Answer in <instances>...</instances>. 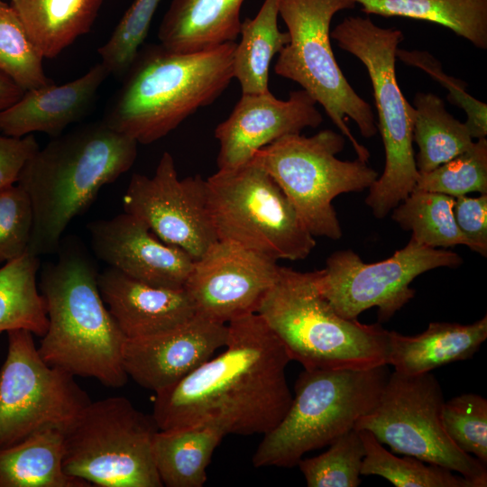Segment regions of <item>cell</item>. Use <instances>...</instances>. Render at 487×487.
<instances>
[{"instance_id": "obj_20", "label": "cell", "mask_w": 487, "mask_h": 487, "mask_svg": "<svg viewBox=\"0 0 487 487\" xmlns=\"http://www.w3.org/2000/svg\"><path fill=\"white\" fill-rule=\"evenodd\" d=\"M97 284L105 304L125 338L168 331L197 314L184 288L152 286L111 267L97 274Z\"/></svg>"}, {"instance_id": "obj_26", "label": "cell", "mask_w": 487, "mask_h": 487, "mask_svg": "<svg viewBox=\"0 0 487 487\" xmlns=\"http://www.w3.org/2000/svg\"><path fill=\"white\" fill-rule=\"evenodd\" d=\"M64 434L47 429L0 447V487H90L63 469Z\"/></svg>"}, {"instance_id": "obj_24", "label": "cell", "mask_w": 487, "mask_h": 487, "mask_svg": "<svg viewBox=\"0 0 487 487\" xmlns=\"http://www.w3.org/2000/svg\"><path fill=\"white\" fill-rule=\"evenodd\" d=\"M225 435L216 423L159 429L152 454L162 486H203L213 453Z\"/></svg>"}, {"instance_id": "obj_39", "label": "cell", "mask_w": 487, "mask_h": 487, "mask_svg": "<svg viewBox=\"0 0 487 487\" xmlns=\"http://www.w3.org/2000/svg\"><path fill=\"white\" fill-rule=\"evenodd\" d=\"M396 57L403 62L418 67L427 72L442 84L449 94L448 100L464 110L467 119L464 123L472 138L481 139L487 135V105L472 96L465 90V82L446 75L440 62L426 51H408L398 49Z\"/></svg>"}, {"instance_id": "obj_19", "label": "cell", "mask_w": 487, "mask_h": 487, "mask_svg": "<svg viewBox=\"0 0 487 487\" xmlns=\"http://www.w3.org/2000/svg\"><path fill=\"white\" fill-rule=\"evenodd\" d=\"M88 231L95 254L108 267L152 286L184 288L194 260L138 217L124 212L92 222Z\"/></svg>"}, {"instance_id": "obj_37", "label": "cell", "mask_w": 487, "mask_h": 487, "mask_svg": "<svg viewBox=\"0 0 487 487\" xmlns=\"http://www.w3.org/2000/svg\"><path fill=\"white\" fill-rule=\"evenodd\" d=\"M444 429L455 446L487 464V400L477 394H462L444 402Z\"/></svg>"}, {"instance_id": "obj_2", "label": "cell", "mask_w": 487, "mask_h": 487, "mask_svg": "<svg viewBox=\"0 0 487 487\" xmlns=\"http://www.w3.org/2000/svg\"><path fill=\"white\" fill-rule=\"evenodd\" d=\"M138 142L103 120L54 137L27 161L17 180L28 195L33 225L28 251H59L70 222L94 201L99 190L128 171Z\"/></svg>"}, {"instance_id": "obj_31", "label": "cell", "mask_w": 487, "mask_h": 487, "mask_svg": "<svg viewBox=\"0 0 487 487\" xmlns=\"http://www.w3.org/2000/svg\"><path fill=\"white\" fill-rule=\"evenodd\" d=\"M392 210V219L418 243L431 248L471 244L459 230L454 216L455 198L414 189Z\"/></svg>"}, {"instance_id": "obj_41", "label": "cell", "mask_w": 487, "mask_h": 487, "mask_svg": "<svg viewBox=\"0 0 487 487\" xmlns=\"http://www.w3.org/2000/svg\"><path fill=\"white\" fill-rule=\"evenodd\" d=\"M39 149L33 134L0 135V190L17 183L23 167Z\"/></svg>"}, {"instance_id": "obj_23", "label": "cell", "mask_w": 487, "mask_h": 487, "mask_svg": "<svg viewBox=\"0 0 487 487\" xmlns=\"http://www.w3.org/2000/svg\"><path fill=\"white\" fill-rule=\"evenodd\" d=\"M245 0H172L161 22L160 44L193 52L235 41Z\"/></svg>"}, {"instance_id": "obj_9", "label": "cell", "mask_w": 487, "mask_h": 487, "mask_svg": "<svg viewBox=\"0 0 487 487\" xmlns=\"http://www.w3.org/2000/svg\"><path fill=\"white\" fill-rule=\"evenodd\" d=\"M345 144V136L330 129L309 137L293 133L258 150L251 160L276 181L313 236L340 239L333 199L369 188L379 177L367 162L337 159Z\"/></svg>"}, {"instance_id": "obj_36", "label": "cell", "mask_w": 487, "mask_h": 487, "mask_svg": "<svg viewBox=\"0 0 487 487\" xmlns=\"http://www.w3.org/2000/svg\"><path fill=\"white\" fill-rule=\"evenodd\" d=\"M161 0H134L108 40L98 48L109 74L124 77L141 50Z\"/></svg>"}, {"instance_id": "obj_30", "label": "cell", "mask_w": 487, "mask_h": 487, "mask_svg": "<svg viewBox=\"0 0 487 487\" xmlns=\"http://www.w3.org/2000/svg\"><path fill=\"white\" fill-rule=\"evenodd\" d=\"M39 256L29 251L0 268V333L25 329L42 337L48 328L46 304L37 286Z\"/></svg>"}, {"instance_id": "obj_15", "label": "cell", "mask_w": 487, "mask_h": 487, "mask_svg": "<svg viewBox=\"0 0 487 487\" xmlns=\"http://www.w3.org/2000/svg\"><path fill=\"white\" fill-rule=\"evenodd\" d=\"M124 212L143 221L161 241L185 251L194 261L216 242L210 216L207 179H179L172 155H161L152 177L134 173L123 197Z\"/></svg>"}, {"instance_id": "obj_22", "label": "cell", "mask_w": 487, "mask_h": 487, "mask_svg": "<svg viewBox=\"0 0 487 487\" xmlns=\"http://www.w3.org/2000/svg\"><path fill=\"white\" fill-rule=\"evenodd\" d=\"M487 338V317L470 324L432 322L423 333L408 336L389 331L387 365L417 375L470 359Z\"/></svg>"}, {"instance_id": "obj_38", "label": "cell", "mask_w": 487, "mask_h": 487, "mask_svg": "<svg viewBox=\"0 0 487 487\" xmlns=\"http://www.w3.org/2000/svg\"><path fill=\"white\" fill-rule=\"evenodd\" d=\"M33 225L27 193L12 185L0 190V262L14 260L29 249Z\"/></svg>"}, {"instance_id": "obj_12", "label": "cell", "mask_w": 487, "mask_h": 487, "mask_svg": "<svg viewBox=\"0 0 487 487\" xmlns=\"http://www.w3.org/2000/svg\"><path fill=\"white\" fill-rule=\"evenodd\" d=\"M444 396L430 372L389 375L380 400L354 429L370 431L391 451L459 473L475 487L487 485L486 464L459 449L446 433Z\"/></svg>"}, {"instance_id": "obj_34", "label": "cell", "mask_w": 487, "mask_h": 487, "mask_svg": "<svg viewBox=\"0 0 487 487\" xmlns=\"http://www.w3.org/2000/svg\"><path fill=\"white\" fill-rule=\"evenodd\" d=\"M323 454L301 459L298 465L308 487H356L365 455L359 431L352 429Z\"/></svg>"}, {"instance_id": "obj_7", "label": "cell", "mask_w": 487, "mask_h": 487, "mask_svg": "<svg viewBox=\"0 0 487 487\" xmlns=\"http://www.w3.org/2000/svg\"><path fill=\"white\" fill-rule=\"evenodd\" d=\"M330 36L339 48L360 60L372 82L385 167L369 188L365 202L375 217L383 218L414 190L419 175L412 145L414 106L402 94L395 71L403 33L380 27L370 18L348 16Z\"/></svg>"}, {"instance_id": "obj_6", "label": "cell", "mask_w": 487, "mask_h": 487, "mask_svg": "<svg viewBox=\"0 0 487 487\" xmlns=\"http://www.w3.org/2000/svg\"><path fill=\"white\" fill-rule=\"evenodd\" d=\"M388 377L386 365L304 369L284 418L257 446L253 465L293 467L306 453L329 446L376 406Z\"/></svg>"}, {"instance_id": "obj_3", "label": "cell", "mask_w": 487, "mask_h": 487, "mask_svg": "<svg viewBox=\"0 0 487 487\" xmlns=\"http://www.w3.org/2000/svg\"><path fill=\"white\" fill-rule=\"evenodd\" d=\"M235 44L193 52L141 48L103 121L138 143L161 139L228 87Z\"/></svg>"}, {"instance_id": "obj_35", "label": "cell", "mask_w": 487, "mask_h": 487, "mask_svg": "<svg viewBox=\"0 0 487 487\" xmlns=\"http://www.w3.org/2000/svg\"><path fill=\"white\" fill-rule=\"evenodd\" d=\"M414 189L454 198L471 192L487 193V140L477 139L465 152L437 168L419 173Z\"/></svg>"}, {"instance_id": "obj_42", "label": "cell", "mask_w": 487, "mask_h": 487, "mask_svg": "<svg viewBox=\"0 0 487 487\" xmlns=\"http://www.w3.org/2000/svg\"><path fill=\"white\" fill-rule=\"evenodd\" d=\"M23 93V89L0 71V111L14 104Z\"/></svg>"}, {"instance_id": "obj_4", "label": "cell", "mask_w": 487, "mask_h": 487, "mask_svg": "<svg viewBox=\"0 0 487 487\" xmlns=\"http://www.w3.org/2000/svg\"><path fill=\"white\" fill-rule=\"evenodd\" d=\"M59 251L58 260L45 264L41 273L48 328L39 354L75 377L122 387L128 379L123 365L126 338L103 300L98 273L78 248L67 245Z\"/></svg>"}, {"instance_id": "obj_11", "label": "cell", "mask_w": 487, "mask_h": 487, "mask_svg": "<svg viewBox=\"0 0 487 487\" xmlns=\"http://www.w3.org/2000/svg\"><path fill=\"white\" fill-rule=\"evenodd\" d=\"M152 416L122 396L91 401L64 434L63 469L91 486L161 487Z\"/></svg>"}, {"instance_id": "obj_21", "label": "cell", "mask_w": 487, "mask_h": 487, "mask_svg": "<svg viewBox=\"0 0 487 487\" xmlns=\"http://www.w3.org/2000/svg\"><path fill=\"white\" fill-rule=\"evenodd\" d=\"M108 75L99 62L72 81L24 91L19 100L0 111V132L12 137L36 132L52 138L62 134L87 115Z\"/></svg>"}, {"instance_id": "obj_1", "label": "cell", "mask_w": 487, "mask_h": 487, "mask_svg": "<svg viewBox=\"0 0 487 487\" xmlns=\"http://www.w3.org/2000/svg\"><path fill=\"white\" fill-rule=\"evenodd\" d=\"M227 328L219 355L155 393L152 416L160 430L216 423L227 435H264L284 418L293 397L285 346L257 313Z\"/></svg>"}, {"instance_id": "obj_28", "label": "cell", "mask_w": 487, "mask_h": 487, "mask_svg": "<svg viewBox=\"0 0 487 487\" xmlns=\"http://www.w3.org/2000/svg\"><path fill=\"white\" fill-rule=\"evenodd\" d=\"M367 14L427 21L487 49V0H354Z\"/></svg>"}, {"instance_id": "obj_13", "label": "cell", "mask_w": 487, "mask_h": 487, "mask_svg": "<svg viewBox=\"0 0 487 487\" xmlns=\"http://www.w3.org/2000/svg\"><path fill=\"white\" fill-rule=\"evenodd\" d=\"M6 334L0 369V447L47 429L65 434L92 400L74 375L41 358L32 333Z\"/></svg>"}, {"instance_id": "obj_29", "label": "cell", "mask_w": 487, "mask_h": 487, "mask_svg": "<svg viewBox=\"0 0 487 487\" xmlns=\"http://www.w3.org/2000/svg\"><path fill=\"white\" fill-rule=\"evenodd\" d=\"M413 142L419 173L428 172L468 150L473 143L464 123L450 115L442 98L417 93L414 98Z\"/></svg>"}, {"instance_id": "obj_33", "label": "cell", "mask_w": 487, "mask_h": 487, "mask_svg": "<svg viewBox=\"0 0 487 487\" xmlns=\"http://www.w3.org/2000/svg\"><path fill=\"white\" fill-rule=\"evenodd\" d=\"M43 59L11 5L0 0V71L24 91L41 88L54 83Z\"/></svg>"}, {"instance_id": "obj_27", "label": "cell", "mask_w": 487, "mask_h": 487, "mask_svg": "<svg viewBox=\"0 0 487 487\" xmlns=\"http://www.w3.org/2000/svg\"><path fill=\"white\" fill-rule=\"evenodd\" d=\"M279 0H264L253 18L241 23V39L236 42L233 71L242 94L269 91V69L276 54L289 42L288 32L278 26Z\"/></svg>"}, {"instance_id": "obj_40", "label": "cell", "mask_w": 487, "mask_h": 487, "mask_svg": "<svg viewBox=\"0 0 487 487\" xmlns=\"http://www.w3.org/2000/svg\"><path fill=\"white\" fill-rule=\"evenodd\" d=\"M455 223L471 244V250L487 255V193L471 198H455L453 207Z\"/></svg>"}, {"instance_id": "obj_17", "label": "cell", "mask_w": 487, "mask_h": 487, "mask_svg": "<svg viewBox=\"0 0 487 487\" xmlns=\"http://www.w3.org/2000/svg\"><path fill=\"white\" fill-rule=\"evenodd\" d=\"M316 104L303 89L291 91L287 100L277 98L270 90L242 94L229 116L215 130L218 170L241 167L276 140L319 126L323 116Z\"/></svg>"}, {"instance_id": "obj_16", "label": "cell", "mask_w": 487, "mask_h": 487, "mask_svg": "<svg viewBox=\"0 0 487 487\" xmlns=\"http://www.w3.org/2000/svg\"><path fill=\"white\" fill-rule=\"evenodd\" d=\"M279 268L271 258L233 242L217 240L194 261L184 289L198 314L228 324L256 313Z\"/></svg>"}, {"instance_id": "obj_14", "label": "cell", "mask_w": 487, "mask_h": 487, "mask_svg": "<svg viewBox=\"0 0 487 487\" xmlns=\"http://www.w3.org/2000/svg\"><path fill=\"white\" fill-rule=\"evenodd\" d=\"M463 259L456 253L431 248L412 237L405 247L386 260L365 263L352 250L333 253L317 271L320 292L346 319H356L366 309L378 308L380 321L390 319L415 295L409 287L418 275L439 267L456 268Z\"/></svg>"}, {"instance_id": "obj_10", "label": "cell", "mask_w": 487, "mask_h": 487, "mask_svg": "<svg viewBox=\"0 0 487 487\" xmlns=\"http://www.w3.org/2000/svg\"><path fill=\"white\" fill-rule=\"evenodd\" d=\"M210 216L218 240L275 261L306 259L316 245L293 205L253 161L207 179Z\"/></svg>"}, {"instance_id": "obj_32", "label": "cell", "mask_w": 487, "mask_h": 487, "mask_svg": "<svg viewBox=\"0 0 487 487\" xmlns=\"http://www.w3.org/2000/svg\"><path fill=\"white\" fill-rule=\"evenodd\" d=\"M365 455L361 475H379L397 487H475L449 469L423 462L416 457H398L386 450L368 430H358Z\"/></svg>"}, {"instance_id": "obj_25", "label": "cell", "mask_w": 487, "mask_h": 487, "mask_svg": "<svg viewBox=\"0 0 487 487\" xmlns=\"http://www.w3.org/2000/svg\"><path fill=\"white\" fill-rule=\"evenodd\" d=\"M104 0H10L43 58L60 55L91 30Z\"/></svg>"}, {"instance_id": "obj_5", "label": "cell", "mask_w": 487, "mask_h": 487, "mask_svg": "<svg viewBox=\"0 0 487 487\" xmlns=\"http://www.w3.org/2000/svg\"><path fill=\"white\" fill-rule=\"evenodd\" d=\"M317 271L279 268L259 314L304 369L364 370L387 365L389 331L346 319L319 290Z\"/></svg>"}, {"instance_id": "obj_18", "label": "cell", "mask_w": 487, "mask_h": 487, "mask_svg": "<svg viewBox=\"0 0 487 487\" xmlns=\"http://www.w3.org/2000/svg\"><path fill=\"white\" fill-rule=\"evenodd\" d=\"M227 324L196 314L168 331L126 338L123 365L128 377L155 393L188 375L211 358L227 340Z\"/></svg>"}, {"instance_id": "obj_8", "label": "cell", "mask_w": 487, "mask_h": 487, "mask_svg": "<svg viewBox=\"0 0 487 487\" xmlns=\"http://www.w3.org/2000/svg\"><path fill=\"white\" fill-rule=\"evenodd\" d=\"M355 5L354 0H279V16L289 41L279 53L274 72L300 85L321 105L357 159L367 162L370 152L353 135L346 120L352 119L361 134L371 138L378 132L374 114L344 76L330 42L334 15Z\"/></svg>"}]
</instances>
